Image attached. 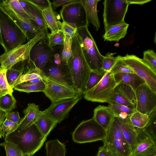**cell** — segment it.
<instances>
[{
  "label": "cell",
  "instance_id": "1",
  "mask_svg": "<svg viewBox=\"0 0 156 156\" xmlns=\"http://www.w3.org/2000/svg\"><path fill=\"white\" fill-rule=\"evenodd\" d=\"M72 54L67 64L74 89L83 94L91 71L86 60L76 33L72 37Z\"/></svg>",
  "mask_w": 156,
  "mask_h": 156
},
{
  "label": "cell",
  "instance_id": "2",
  "mask_svg": "<svg viewBox=\"0 0 156 156\" xmlns=\"http://www.w3.org/2000/svg\"><path fill=\"white\" fill-rule=\"evenodd\" d=\"M46 138L34 123L24 129H16L4 139L15 144L24 156H32L41 148Z\"/></svg>",
  "mask_w": 156,
  "mask_h": 156
},
{
  "label": "cell",
  "instance_id": "3",
  "mask_svg": "<svg viewBox=\"0 0 156 156\" xmlns=\"http://www.w3.org/2000/svg\"><path fill=\"white\" fill-rule=\"evenodd\" d=\"M103 142V147L112 156H131V148L115 118L106 130Z\"/></svg>",
  "mask_w": 156,
  "mask_h": 156
},
{
  "label": "cell",
  "instance_id": "4",
  "mask_svg": "<svg viewBox=\"0 0 156 156\" xmlns=\"http://www.w3.org/2000/svg\"><path fill=\"white\" fill-rule=\"evenodd\" d=\"M0 26L5 52L24 44L27 37L20 28L6 14L0 10Z\"/></svg>",
  "mask_w": 156,
  "mask_h": 156
},
{
  "label": "cell",
  "instance_id": "5",
  "mask_svg": "<svg viewBox=\"0 0 156 156\" xmlns=\"http://www.w3.org/2000/svg\"><path fill=\"white\" fill-rule=\"evenodd\" d=\"M86 60L91 70L102 69L104 56L101 54L88 27L78 29L76 33Z\"/></svg>",
  "mask_w": 156,
  "mask_h": 156
},
{
  "label": "cell",
  "instance_id": "6",
  "mask_svg": "<svg viewBox=\"0 0 156 156\" xmlns=\"http://www.w3.org/2000/svg\"><path fill=\"white\" fill-rule=\"evenodd\" d=\"M46 37L45 33L41 31L27 43L19 45L9 51L5 52L0 55V67L7 69L19 62L26 60L29 61L30 53L33 46Z\"/></svg>",
  "mask_w": 156,
  "mask_h": 156
},
{
  "label": "cell",
  "instance_id": "7",
  "mask_svg": "<svg viewBox=\"0 0 156 156\" xmlns=\"http://www.w3.org/2000/svg\"><path fill=\"white\" fill-rule=\"evenodd\" d=\"M73 141L83 144L104 140L106 130L92 118L81 122L72 133Z\"/></svg>",
  "mask_w": 156,
  "mask_h": 156
},
{
  "label": "cell",
  "instance_id": "8",
  "mask_svg": "<svg viewBox=\"0 0 156 156\" xmlns=\"http://www.w3.org/2000/svg\"><path fill=\"white\" fill-rule=\"evenodd\" d=\"M117 85L114 75L107 71L96 86L84 93V98L92 102L109 104Z\"/></svg>",
  "mask_w": 156,
  "mask_h": 156
},
{
  "label": "cell",
  "instance_id": "9",
  "mask_svg": "<svg viewBox=\"0 0 156 156\" xmlns=\"http://www.w3.org/2000/svg\"><path fill=\"white\" fill-rule=\"evenodd\" d=\"M0 10L6 14L20 28L26 36L28 41L41 31L29 16L16 11L8 4L5 0L0 3Z\"/></svg>",
  "mask_w": 156,
  "mask_h": 156
},
{
  "label": "cell",
  "instance_id": "10",
  "mask_svg": "<svg viewBox=\"0 0 156 156\" xmlns=\"http://www.w3.org/2000/svg\"><path fill=\"white\" fill-rule=\"evenodd\" d=\"M103 4L105 30L110 26L125 22L129 5L127 0H105Z\"/></svg>",
  "mask_w": 156,
  "mask_h": 156
},
{
  "label": "cell",
  "instance_id": "11",
  "mask_svg": "<svg viewBox=\"0 0 156 156\" xmlns=\"http://www.w3.org/2000/svg\"><path fill=\"white\" fill-rule=\"evenodd\" d=\"M63 20L77 29L88 27L85 12L81 0L74 1L63 5L60 12Z\"/></svg>",
  "mask_w": 156,
  "mask_h": 156
},
{
  "label": "cell",
  "instance_id": "12",
  "mask_svg": "<svg viewBox=\"0 0 156 156\" xmlns=\"http://www.w3.org/2000/svg\"><path fill=\"white\" fill-rule=\"evenodd\" d=\"M42 39L34 45L31 48L28 62H31L37 68L41 69L56 53L61 51L62 45L50 47L48 39Z\"/></svg>",
  "mask_w": 156,
  "mask_h": 156
},
{
  "label": "cell",
  "instance_id": "13",
  "mask_svg": "<svg viewBox=\"0 0 156 156\" xmlns=\"http://www.w3.org/2000/svg\"><path fill=\"white\" fill-rule=\"evenodd\" d=\"M121 59L135 74L156 92V72L144 63L142 59L135 55L127 54L124 56H121Z\"/></svg>",
  "mask_w": 156,
  "mask_h": 156
},
{
  "label": "cell",
  "instance_id": "14",
  "mask_svg": "<svg viewBox=\"0 0 156 156\" xmlns=\"http://www.w3.org/2000/svg\"><path fill=\"white\" fill-rule=\"evenodd\" d=\"M52 58L40 69L44 75L52 81L74 89L67 65L63 63L60 65L55 64Z\"/></svg>",
  "mask_w": 156,
  "mask_h": 156
},
{
  "label": "cell",
  "instance_id": "15",
  "mask_svg": "<svg viewBox=\"0 0 156 156\" xmlns=\"http://www.w3.org/2000/svg\"><path fill=\"white\" fill-rule=\"evenodd\" d=\"M42 80L45 84L43 92L51 103L74 98L82 94L73 89L51 80L46 78L43 73Z\"/></svg>",
  "mask_w": 156,
  "mask_h": 156
},
{
  "label": "cell",
  "instance_id": "16",
  "mask_svg": "<svg viewBox=\"0 0 156 156\" xmlns=\"http://www.w3.org/2000/svg\"><path fill=\"white\" fill-rule=\"evenodd\" d=\"M135 93L136 111L148 115L156 109V92L146 83L140 86Z\"/></svg>",
  "mask_w": 156,
  "mask_h": 156
},
{
  "label": "cell",
  "instance_id": "17",
  "mask_svg": "<svg viewBox=\"0 0 156 156\" xmlns=\"http://www.w3.org/2000/svg\"><path fill=\"white\" fill-rule=\"evenodd\" d=\"M81 99V95L51 103L49 107L44 110L58 123H59L65 119L71 109Z\"/></svg>",
  "mask_w": 156,
  "mask_h": 156
},
{
  "label": "cell",
  "instance_id": "18",
  "mask_svg": "<svg viewBox=\"0 0 156 156\" xmlns=\"http://www.w3.org/2000/svg\"><path fill=\"white\" fill-rule=\"evenodd\" d=\"M137 129L138 133V143L133 151L131 156L156 155V140L144 129Z\"/></svg>",
  "mask_w": 156,
  "mask_h": 156
},
{
  "label": "cell",
  "instance_id": "19",
  "mask_svg": "<svg viewBox=\"0 0 156 156\" xmlns=\"http://www.w3.org/2000/svg\"><path fill=\"white\" fill-rule=\"evenodd\" d=\"M115 119L119 124L123 135L131 148L132 152L138 143V133L137 128L131 124L128 118L123 120L115 117Z\"/></svg>",
  "mask_w": 156,
  "mask_h": 156
},
{
  "label": "cell",
  "instance_id": "20",
  "mask_svg": "<svg viewBox=\"0 0 156 156\" xmlns=\"http://www.w3.org/2000/svg\"><path fill=\"white\" fill-rule=\"evenodd\" d=\"M23 9L34 20L39 29L44 32L48 38L50 33L44 21L42 11L26 0H19Z\"/></svg>",
  "mask_w": 156,
  "mask_h": 156
},
{
  "label": "cell",
  "instance_id": "21",
  "mask_svg": "<svg viewBox=\"0 0 156 156\" xmlns=\"http://www.w3.org/2000/svg\"><path fill=\"white\" fill-rule=\"evenodd\" d=\"M116 117L113 110L108 106L99 105L94 109L93 118L106 130Z\"/></svg>",
  "mask_w": 156,
  "mask_h": 156
},
{
  "label": "cell",
  "instance_id": "22",
  "mask_svg": "<svg viewBox=\"0 0 156 156\" xmlns=\"http://www.w3.org/2000/svg\"><path fill=\"white\" fill-rule=\"evenodd\" d=\"M41 111L38 105L34 103L28 104L23 111L24 116L20 119L16 129H24L34 123Z\"/></svg>",
  "mask_w": 156,
  "mask_h": 156
},
{
  "label": "cell",
  "instance_id": "23",
  "mask_svg": "<svg viewBox=\"0 0 156 156\" xmlns=\"http://www.w3.org/2000/svg\"><path fill=\"white\" fill-rule=\"evenodd\" d=\"M129 26V24L124 22L108 27L105 29L102 36L104 41L118 42L125 36Z\"/></svg>",
  "mask_w": 156,
  "mask_h": 156
},
{
  "label": "cell",
  "instance_id": "24",
  "mask_svg": "<svg viewBox=\"0 0 156 156\" xmlns=\"http://www.w3.org/2000/svg\"><path fill=\"white\" fill-rule=\"evenodd\" d=\"M100 1V0H81L87 23H91L96 31L100 27V22L97 11L98 3Z\"/></svg>",
  "mask_w": 156,
  "mask_h": 156
},
{
  "label": "cell",
  "instance_id": "25",
  "mask_svg": "<svg viewBox=\"0 0 156 156\" xmlns=\"http://www.w3.org/2000/svg\"><path fill=\"white\" fill-rule=\"evenodd\" d=\"M114 76L117 84L123 83L128 85L135 92L140 86L146 83L142 79L134 73H118Z\"/></svg>",
  "mask_w": 156,
  "mask_h": 156
},
{
  "label": "cell",
  "instance_id": "26",
  "mask_svg": "<svg viewBox=\"0 0 156 156\" xmlns=\"http://www.w3.org/2000/svg\"><path fill=\"white\" fill-rule=\"evenodd\" d=\"M34 123L43 135L47 137L58 123L44 110L41 111Z\"/></svg>",
  "mask_w": 156,
  "mask_h": 156
},
{
  "label": "cell",
  "instance_id": "27",
  "mask_svg": "<svg viewBox=\"0 0 156 156\" xmlns=\"http://www.w3.org/2000/svg\"><path fill=\"white\" fill-rule=\"evenodd\" d=\"M41 11L47 27L51 30L50 34L61 30L62 23L59 20L57 13L54 11L52 5Z\"/></svg>",
  "mask_w": 156,
  "mask_h": 156
},
{
  "label": "cell",
  "instance_id": "28",
  "mask_svg": "<svg viewBox=\"0 0 156 156\" xmlns=\"http://www.w3.org/2000/svg\"><path fill=\"white\" fill-rule=\"evenodd\" d=\"M27 62L29 67L28 70L14 82L12 87V89L19 84L37 78H43V73L41 71L35 67L31 62Z\"/></svg>",
  "mask_w": 156,
  "mask_h": 156
},
{
  "label": "cell",
  "instance_id": "29",
  "mask_svg": "<svg viewBox=\"0 0 156 156\" xmlns=\"http://www.w3.org/2000/svg\"><path fill=\"white\" fill-rule=\"evenodd\" d=\"M66 145L57 139L45 142L47 156H65L67 152Z\"/></svg>",
  "mask_w": 156,
  "mask_h": 156
},
{
  "label": "cell",
  "instance_id": "30",
  "mask_svg": "<svg viewBox=\"0 0 156 156\" xmlns=\"http://www.w3.org/2000/svg\"><path fill=\"white\" fill-rule=\"evenodd\" d=\"M128 119L131 124L135 128L143 129L148 124L150 118L148 115L136 110L129 115Z\"/></svg>",
  "mask_w": 156,
  "mask_h": 156
},
{
  "label": "cell",
  "instance_id": "31",
  "mask_svg": "<svg viewBox=\"0 0 156 156\" xmlns=\"http://www.w3.org/2000/svg\"><path fill=\"white\" fill-rule=\"evenodd\" d=\"M45 87V84L42 80L35 83H21L15 86L13 88L20 92L29 93L32 92H43Z\"/></svg>",
  "mask_w": 156,
  "mask_h": 156
},
{
  "label": "cell",
  "instance_id": "32",
  "mask_svg": "<svg viewBox=\"0 0 156 156\" xmlns=\"http://www.w3.org/2000/svg\"><path fill=\"white\" fill-rule=\"evenodd\" d=\"M64 34V39L61 55L62 63L67 65L68 61L72 54L73 39L70 35Z\"/></svg>",
  "mask_w": 156,
  "mask_h": 156
},
{
  "label": "cell",
  "instance_id": "33",
  "mask_svg": "<svg viewBox=\"0 0 156 156\" xmlns=\"http://www.w3.org/2000/svg\"><path fill=\"white\" fill-rule=\"evenodd\" d=\"M16 102L12 94L4 95L0 97V109L6 114L15 108Z\"/></svg>",
  "mask_w": 156,
  "mask_h": 156
},
{
  "label": "cell",
  "instance_id": "34",
  "mask_svg": "<svg viewBox=\"0 0 156 156\" xmlns=\"http://www.w3.org/2000/svg\"><path fill=\"white\" fill-rule=\"evenodd\" d=\"M108 106L113 110L116 117L123 120L128 119L129 115L136 110L126 106L116 104L110 103Z\"/></svg>",
  "mask_w": 156,
  "mask_h": 156
},
{
  "label": "cell",
  "instance_id": "35",
  "mask_svg": "<svg viewBox=\"0 0 156 156\" xmlns=\"http://www.w3.org/2000/svg\"><path fill=\"white\" fill-rule=\"evenodd\" d=\"M119 92L135 107L136 100L135 92L128 85L123 83L117 84L115 87Z\"/></svg>",
  "mask_w": 156,
  "mask_h": 156
},
{
  "label": "cell",
  "instance_id": "36",
  "mask_svg": "<svg viewBox=\"0 0 156 156\" xmlns=\"http://www.w3.org/2000/svg\"><path fill=\"white\" fill-rule=\"evenodd\" d=\"M106 72L103 69L97 71L91 70L87 84L85 92L96 86L102 79Z\"/></svg>",
  "mask_w": 156,
  "mask_h": 156
},
{
  "label": "cell",
  "instance_id": "37",
  "mask_svg": "<svg viewBox=\"0 0 156 156\" xmlns=\"http://www.w3.org/2000/svg\"><path fill=\"white\" fill-rule=\"evenodd\" d=\"M110 103L120 104L126 106L132 109L136 110V108L134 106L123 96L116 87L114 90L110 103Z\"/></svg>",
  "mask_w": 156,
  "mask_h": 156
},
{
  "label": "cell",
  "instance_id": "38",
  "mask_svg": "<svg viewBox=\"0 0 156 156\" xmlns=\"http://www.w3.org/2000/svg\"><path fill=\"white\" fill-rule=\"evenodd\" d=\"M7 69L0 67V97L8 94H12L13 89L8 84L6 77Z\"/></svg>",
  "mask_w": 156,
  "mask_h": 156
},
{
  "label": "cell",
  "instance_id": "39",
  "mask_svg": "<svg viewBox=\"0 0 156 156\" xmlns=\"http://www.w3.org/2000/svg\"><path fill=\"white\" fill-rule=\"evenodd\" d=\"M113 75L118 73H134V72L122 61L121 56H116L115 62L110 70Z\"/></svg>",
  "mask_w": 156,
  "mask_h": 156
},
{
  "label": "cell",
  "instance_id": "40",
  "mask_svg": "<svg viewBox=\"0 0 156 156\" xmlns=\"http://www.w3.org/2000/svg\"><path fill=\"white\" fill-rule=\"evenodd\" d=\"M0 145L4 147L6 156H24L15 144L6 139Z\"/></svg>",
  "mask_w": 156,
  "mask_h": 156
},
{
  "label": "cell",
  "instance_id": "41",
  "mask_svg": "<svg viewBox=\"0 0 156 156\" xmlns=\"http://www.w3.org/2000/svg\"><path fill=\"white\" fill-rule=\"evenodd\" d=\"M64 37V34L61 30L52 34L50 33L47 38L49 46L53 48L57 45H62Z\"/></svg>",
  "mask_w": 156,
  "mask_h": 156
},
{
  "label": "cell",
  "instance_id": "42",
  "mask_svg": "<svg viewBox=\"0 0 156 156\" xmlns=\"http://www.w3.org/2000/svg\"><path fill=\"white\" fill-rule=\"evenodd\" d=\"M143 61L155 72H156V55L154 51L148 49L143 52Z\"/></svg>",
  "mask_w": 156,
  "mask_h": 156
},
{
  "label": "cell",
  "instance_id": "43",
  "mask_svg": "<svg viewBox=\"0 0 156 156\" xmlns=\"http://www.w3.org/2000/svg\"><path fill=\"white\" fill-rule=\"evenodd\" d=\"M24 68L23 66L21 69H16L12 67L7 69L6 77L8 83L12 87L14 82L23 74Z\"/></svg>",
  "mask_w": 156,
  "mask_h": 156
},
{
  "label": "cell",
  "instance_id": "44",
  "mask_svg": "<svg viewBox=\"0 0 156 156\" xmlns=\"http://www.w3.org/2000/svg\"><path fill=\"white\" fill-rule=\"evenodd\" d=\"M148 115L150 120L147 126L144 129L156 140V109Z\"/></svg>",
  "mask_w": 156,
  "mask_h": 156
},
{
  "label": "cell",
  "instance_id": "45",
  "mask_svg": "<svg viewBox=\"0 0 156 156\" xmlns=\"http://www.w3.org/2000/svg\"><path fill=\"white\" fill-rule=\"evenodd\" d=\"M116 53L108 52L107 53L103 60L102 69L105 72L110 71L114 64L116 59V57L113 55Z\"/></svg>",
  "mask_w": 156,
  "mask_h": 156
},
{
  "label": "cell",
  "instance_id": "46",
  "mask_svg": "<svg viewBox=\"0 0 156 156\" xmlns=\"http://www.w3.org/2000/svg\"><path fill=\"white\" fill-rule=\"evenodd\" d=\"M18 124L5 119L2 125V131L6 134V136L8 135L16 129Z\"/></svg>",
  "mask_w": 156,
  "mask_h": 156
},
{
  "label": "cell",
  "instance_id": "47",
  "mask_svg": "<svg viewBox=\"0 0 156 156\" xmlns=\"http://www.w3.org/2000/svg\"><path fill=\"white\" fill-rule=\"evenodd\" d=\"M32 4L41 11L48 8L52 5L51 2L48 0H26Z\"/></svg>",
  "mask_w": 156,
  "mask_h": 156
},
{
  "label": "cell",
  "instance_id": "48",
  "mask_svg": "<svg viewBox=\"0 0 156 156\" xmlns=\"http://www.w3.org/2000/svg\"><path fill=\"white\" fill-rule=\"evenodd\" d=\"M5 1L8 4L18 12L28 15L21 5L19 0H6Z\"/></svg>",
  "mask_w": 156,
  "mask_h": 156
},
{
  "label": "cell",
  "instance_id": "49",
  "mask_svg": "<svg viewBox=\"0 0 156 156\" xmlns=\"http://www.w3.org/2000/svg\"><path fill=\"white\" fill-rule=\"evenodd\" d=\"M77 30L65 22H62V23L61 30L64 33L70 35L72 38L76 34Z\"/></svg>",
  "mask_w": 156,
  "mask_h": 156
},
{
  "label": "cell",
  "instance_id": "50",
  "mask_svg": "<svg viewBox=\"0 0 156 156\" xmlns=\"http://www.w3.org/2000/svg\"><path fill=\"white\" fill-rule=\"evenodd\" d=\"M5 119L19 123L20 118L18 112H10L5 114Z\"/></svg>",
  "mask_w": 156,
  "mask_h": 156
},
{
  "label": "cell",
  "instance_id": "51",
  "mask_svg": "<svg viewBox=\"0 0 156 156\" xmlns=\"http://www.w3.org/2000/svg\"><path fill=\"white\" fill-rule=\"evenodd\" d=\"M75 0H53L51 2L52 6L53 9L55 10L59 6L64 4L73 2Z\"/></svg>",
  "mask_w": 156,
  "mask_h": 156
},
{
  "label": "cell",
  "instance_id": "52",
  "mask_svg": "<svg viewBox=\"0 0 156 156\" xmlns=\"http://www.w3.org/2000/svg\"><path fill=\"white\" fill-rule=\"evenodd\" d=\"M5 114L4 112L0 109V138H5L6 134L3 131L2 126V124L5 119Z\"/></svg>",
  "mask_w": 156,
  "mask_h": 156
},
{
  "label": "cell",
  "instance_id": "53",
  "mask_svg": "<svg viewBox=\"0 0 156 156\" xmlns=\"http://www.w3.org/2000/svg\"><path fill=\"white\" fill-rule=\"evenodd\" d=\"M61 52L56 53L52 58L54 62L57 65H60L62 63L61 55Z\"/></svg>",
  "mask_w": 156,
  "mask_h": 156
},
{
  "label": "cell",
  "instance_id": "54",
  "mask_svg": "<svg viewBox=\"0 0 156 156\" xmlns=\"http://www.w3.org/2000/svg\"><path fill=\"white\" fill-rule=\"evenodd\" d=\"M97 156H112L103 146L99 147Z\"/></svg>",
  "mask_w": 156,
  "mask_h": 156
},
{
  "label": "cell",
  "instance_id": "55",
  "mask_svg": "<svg viewBox=\"0 0 156 156\" xmlns=\"http://www.w3.org/2000/svg\"><path fill=\"white\" fill-rule=\"evenodd\" d=\"M151 1V0H127L129 5L131 4L142 5Z\"/></svg>",
  "mask_w": 156,
  "mask_h": 156
},
{
  "label": "cell",
  "instance_id": "56",
  "mask_svg": "<svg viewBox=\"0 0 156 156\" xmlns=\"http://www.w3.org/2000/svg\"><path fill=\"white\" fill-rule=\"evenodd\" d=\"M0 45H1L3 47V48H4V44H3V40H2L1 30L0 26Z\"/></svg>",
  "mask_w": 156,
  "mask_h": 156
},
{
  "label": "cell",
  "instance_id": "57",
  "mask_svg": "<svg viewBox=\"0 0 156 156\" xmlns=\"http://www.w3.org/2000/svg\"></svg>",
  "mask_w": 156,
  "mask_h": 156
},
{
  "label": "cell",
  "instance_id": "58",
  "mask_svg": "<svg viewBox=\"0 0 156 156\" xmlns=\"http://www.w3.org/2000/svg\"><path fill=\"white\" fill-rule=\"evenodd\" d=\"M154 156H156V155Z\"/></svg>",
  "mask_w": 156,
  "mask_h": 156
}]
</instances>
